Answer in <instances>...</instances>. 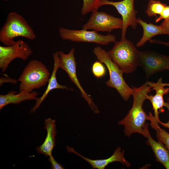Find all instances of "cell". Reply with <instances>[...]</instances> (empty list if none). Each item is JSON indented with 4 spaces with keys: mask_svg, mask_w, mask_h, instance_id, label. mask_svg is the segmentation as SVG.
Listing matches in <instances>:
<instances>
[{
    "mask_svg": "<svg viewBox=\"0 0 169 169\" xmlns=\"http://www.w3.org/2000/svg\"><path fill=\"white\" fill-rule=\"evenodd\" d=\"M18 37L32 40L36 36L24 17L15 12H11L1 28L0 41L6 46H10L15 42L14 39Z\"/></svg>",
    "mask_w": 169,
    "mask_h": 169,
    "instance_id": "7a4b0ae2",
    "label": "cell"
},
{
    "mask_svg": "<svg viewBox=\"0 0 169 169\" xmlns=\"http://www.w3.org/2000/svg\"><path fill=\"white\" fill-rule=\"evenodd\" d=\"M148 115V120L151 122L152 128L155 130L156 132V136L158 141L165 144L169 152V133L159 127L158 123L154 120L151 112H149Z\"/></svg>",
    "mask_w": 169,
    "mask_h": 169,
    "instance_id": "d6986e66",
    "label": "cell"
},
{
    "mask_svg": "<svg viewBox=\"0 0 169 169\" xmlns=\"http://www.w3.org/2000/svg\"><path fill=\"white\" fill-rule=\"evenodd\" d=\"M93 52L98 60L106 66L109 71L110 79L106 81V85L115 89L124 100H128L132 95L133 89L124 80L122 71L111 59L108 52L100 47H95Z\"/></svg>",
    "mask_w": 169,
    "mask_h": 169,
    "instance_id": "3957f363",
    "label": "cell"
},
{
    "mask_svg": "<svg viewBox=\"0 0 169 169\" xmlns=\"http://www.w3.org/2000/svg\"><path fill=\"white\" fill-rule=\"evenodd\" d=\"M148 124L146 127L147 143L151 147L156 161L161 163L166 169H169V152L161 142H157L151 136L148 129Z\"/></svg>",
    "mask_w": 169,
    "mask_h": 169,
    "instance_id": "e0dca14e",
    "label": "cell"
},
{
    "mask_svg": "<svg viewBox=\"0 0 169 169\" xmlns=\"http://www.w3.org/2000/svg\"><path fill=\"white\" fill-rule=\"evenodd\" d=\"M68 152L72 153L77 155L87 162L93 169H104L109 164L118 161L121 163L124 166L129 167L131 164L125 158V151L121 150L120 147H118L115 151L113 155L110 157L105 159L92 160L86 157L76 151L73 147L67 146Z\"/></svg>",
    "mask_w": 169,
    "mask_h": 169,
    "instance_id": "4fadbf2b",
    "label": "cell"
},
{
    "mask_svg": "<svg viewBox=\"0 0 169 169\" xmlns=\"http://www.w3.org/2000/svg\"><path fill=\"white\" fill-rule=\"evenodd\" d=\"M166 107L167 108L169 111V106L167 105ZM158 123L161 124V125L165 127L169 128V120L166 123L162 122L159 120L158 122Z\"/></svg>",
    "mask_w": 169,
    "mask_h": 169,
    "instance_id": "83f0119b",
    "label": "cell"
},
{
    "mask_svg": "<svg viewBox=\"0 0 169 169\" xmlns=\"http://www.w3.org/2000/svg\"><path fill=\"white\" fill-rule=\"evenodd\" d=\"M133 102L132 107L127 115L118 123L124 127L125 135L130 136L133 133H138L146 138V123L148 115L143 109V105L147 96L153 90L151 87L146 83L140 87L132 86Z\"/></svg>",
    "mask_w": 169,
    "mask_h": 169,
    "instance_id": "6da1fadb",
    "label": "cell"
},
{
    "mask_svg": "<svg viewBox=\"0 0 169 169\" xmlns=\"http://www.w3.org/2000/svg\"><path fill=\"white\" fill-rule=\"evenodd\" d=\"M83 5L81 11L82 15L98 10L100 0H82Z\"/></svg>",
    "mask_w": 169,
    "mask_h": 169,
    "instance_id": "44dd1931",
    "label": "cell"
},
{
    "mask_svg": "<svg viewBox=\"0 0 169 169\" xmlns=\"http://www.w3.org/2000/svg\"><path fill=\"white\" fill-rule=\"evenodd\" d=\"M146 83L151 86L152 90H154L156 92L154 95H148L147 99L150 100L152 106L154 114V116H153V118L156 122L159 124L158 122L160 120L159 114L160 112H163L164 111L163 106L166 107L167 106L166 102L164 101L163 96L169 92V88L168 87L165 88L161 78L159 79L156 83L150 81H147Z\"/></svg>",
    "mask_w": 169,
    "mask_h": 169,
    "instance_id": "7c38bea8",
    "label": "cell"
},
{
    "mask_svg": "<svg viewBox=\"0 0 169 169\" xmlns=\"http://www.w3.org/2000/svg\"><path fill=\"white\" fill-rule=\"evenodd\" d=\"M138 66L148 79L157 72L169 70V56L153 51H139Z\"/></svg>",
    "mask_w": 169,
    "mask_h": 169,
    "instance_id": "ba28073f",
    "label": "cell"
},
{
    "mask_svg": "<svg viewBox=\"0 0 169 169\" xmlns=\"http://www.w3.org/2000/svg\"><path fill=\"white\" fill-rule=\"evenodd\" d=\"M48 160L50 162L52 169H64L62 165L58 163L54 158L52 154L48 156Z\"/></svg>",
    "mask_w": 169,
    "mask_h": 169,
    "instance_id": "cb8c5ba5",
    "label": "cell"
},
{
    "mask_svg": "<svg viewBox=\"0 0 169 169\" xmlns=\"http://www.w3.org/2000/svg\"><path fill=\"white\" fill-rule=\"evenodd\" d=\"M164 85L165 86H168L169 88V83H163Z\"/></svg>",
    "mask_w": 169,
    "mask_h": 169,
    "instance_id": "f1b7e54d",
    "label": "cell"
},
{
    "mask_svg": "<svg viewBox=\"0 0 169 169\" xmlns=\"http://www.w3.org/2000/svg\"><path fill=\"white\" fill-rule=\"evenodd\" d=\"M169 18V6L166 5L158 17L155 19V22L157 23L162 19L166 20Z\"/></svg>",
    "mask_w": 169,
    "mask_h": 169,
    "instance_id": "603a6c76",
    "label": "cell"
},
{
    "mask_svg": "<svg viewBox=\"0 0 169 169\" xmlns=\"http://www.w3.org/2000/svg\"><path fill=\"white\" fill-rule=\"evenodd\" d=\"M164 33V34L169 35V18L164 20L160 25Z\"/></svg>",
    "mask_w": 169,
    "mask_h": 169,
    "instance_id": "484cf974",
    "label": "cell"
},
{
    "mask_svg": "<svg viewBox=\"0 0 169 169\" xmlns=\"http://www.w3.org/2000/svg\"><path fill=\"white\" fill-rule=\"evenodd\" d=\"M50 76V73L44 64L38 60H32L24 68L18 79L20 82L19 90L30 93L45 86Z\"/></svg>",
    "mask_w": 169,
    "mask_h": 169,
    "instance_id": "277c9868",
    "label": "cell"
},
{
    "mask_svg": "<svg viewBox=\"0 0 169 169\" xmlns=\"http://www.w3.org/2000/svg\"><path fill=\"white\" fill-rule=\"evenodd\" d=\"M139 52L133 43L125 39L116 41L108 53L123 73L128 74L134 72L138 66Z\"/></svg>",
    "mask_w": 169,
    "mask_h": 169,
    "instance_id": "5b68a950",
    "label": "cell"
},
{
    "mask_svg": "<svg viewBox=\"0 0 169 169\" xmlns=\"http://www.w3.org/2000/svg\"><path fill=\"white\" fill-rule=\"evenodd\" d=\"M159 0H149L147 4L146 13L149 17H156L160 15L166 6Z\"/></svg>",
    "mask_w": 169,
    "mask_h": 169,
    "instance_id": "ffe728a7",
    "label": "cell"
},
{
    "mask_svg": "<svg viewBox=\"0 0 169 169\" xmlns=\"http://www.w3.org/2000/svg\"><path fill=\"white\" fill-rule=\"evenodd\" d=\"M167 102H166L167 105L169 106V97L167 99Z\"/></svg>",
    "mask_w": 169,
    "mask_h": 169,
    "instance_id": "f546056e",
    "label": "cell"
},
{
    "mask_svg": "<svg viewBox=\"0 0 169 169\" xmlns=\"http://www.w3.org/2000/svg\"><path fill=\"white\" fill-rule=\"evenodd\" d=\"M12 90L5 95H0V110L10 104H18L28 100H36L39 93L35 91L30 93Z\"/></svg>",
    "mask_w": 169,
    "mask_h": 169,
    "instance_id": "2e32d148",
    "label": "cell"
},
{
    "mask_svg": "<svg viewBox=\"0 0 169 169\" xmlns=\"http://www.w3.org/2000/svg\"><path fill=\"white\" fill-rule=\"evenodd\" d=\"M92 71L94 76L98 78L103 77L106 73V68L103 64L99 61H96L93 63Z\"/></svg>",
    "mask_w": 169,
    "mask_h": 169,
    "instance_id": "7402d4cb",
    "label": "cell"
},
{
    "mask_svg": "<svg viewBox=\"0 0 169 169\" xmlns=\"http://www.w3.org/2000/svg\"><path fill=\"white\" fill-rule=\"evenodd\" d=\"M4 1H7L9 0H3Z\"/></svg>",
    "mask_w": 169,
    "mask_h": 169,
    "instance_id": "4dcf8cb0",
    "label": "cell"
},
{
    "mask_svg": "<svg viewBox=\"0 0 169 169\" xmlns=\"http://www.w3.org/2000/svg\"><path fill=\"white\" fill-rule=\"evenodd\" d=\"M74 51L75 49L73 48L67 54H65L62 51L58 52L60 68L67 73L72 82L79 89L82 97L87 102L92 110L95 113H99L100 111L98 107L93 102L90 96L83 89L77 78Z\"/></svg>",
    "mask_w": 169,
    "mask_h": 169,
    "instance_id": "52a82bcc",
    "label": "cell"
},
{
    "mask_svg": "<svg viewBox=\"0 0 169 169\" xmlns=\"http://www.w3.org/2000/svg\"><path fill=\"white\" fill-rule=\"evenodd\" d=\"M61 38L64 40L75 42L94 43L100 45H107L110 43H115V36L108 34L102 35L94 30H73L61 27L59 29Z\"/></svg>",
    "mask_w": 169,
    "mask_h": 169,
    "instance_id": "8992f818",
    "label": "cell"
},
{
    "mask_svg": "<svg viewBox=\"0 0 169 169\" xmlns=\"http://www.w3.org/2000/svg\"><path fill=\"white\" fill-rule=\"evenodd\" d=\"M134 0H123L113 2L109 0H100L99 8L104 5H110L114 6L121 15L123 21L121 29V39H126V32L128 27L130 26L135 29L137 24L136 15L138 12L134 6Z\"/></svg>",
    "mask_w": 169,
    "mask_h": 169,
    "instance_id": "30bf717a",
    "label": "cell"
},
{
    "mask_svg": "<svg viewBox=\"0 0 169 169\" xmlns=\"http://www.w3.org/2000/svg\"><path fill=\"white\" fill-rule=\"evenodd\" d=\"M122 18L97 10L92 12L90 18L82 26V28L87 30L92 29L97 32H110L115 29H122Z\"/></svg>",
    "mask_w": 169,
    "mask_h": 169,
    "instance_id": "9c48e42d",
    "label": "cell"
},
{
    "mask_svg": "<svg viewBox=\"0 0 169 169\" xmlns=\"http://www.w3.org/2000/svg\"><path fill=\"white\" fill-rule=\"evenodd\" d=\"M56 120L50 118L46 119L44 128L46 130L47 136L43 143L36 148L38 153L47 157L50 154L55 146V139L57 133Z\"/></svg>",
    "mask_w": 169,
    "mask_h": 169,
    "instance_id": "9a60e30c",
    "label": "cell"
},
{
    "mask_svg": "<svg viewBox=\"0 0 169 169\" xmlns=\"http://www.w3.org/2000/svg\"><path fill=\"white\" fill-rule=\"evenodd\" d=\"M4 76L1 77L0 78V85L2 86L3 83H10L13 84H16L18 81V80L12 79L8 77L7 74H3Z\"/></svg>",
    "mask_w": 169,
    "mask_h": 169,
    "instance_id": "d4e9b609",
    "label": "cell"
},
{
    "mask_svg": "<svg viewBox=\"0 0 169 169\" xmlns=\"http://www.w3.org/2000/svg\"><path fill=\"white\" fill-rule=\"evenodd\" d=\"M54 61L53 69L52 74L48 82L47 88L40 98L36 99V103L34 106L30 110L31 113L34 112L39 108L42 102L47 97L49 93L55 89H61L69 90L67 87L59 84L58 82L56 77V74L58 69L60 68V60L58 51L54 53L53 55Z\"/></svg>",
    "mask_w": 169,
    "mask_h": 169,
    "instance_id": "5bb4252c",
    "label": "cell"
},
{
    "mask_svg": "<svg viewBox=\"0 0 169 169\" xmlns=\"http://www.w3.org/2000/svg\"><path fill=\"white\" fill-rule=\"evenodd\" d=\"M137 22L142 26L143 30V35L136 44L137 47L143 46L147 41L156 35L164 34L160 25H157L152 23H147L140 18L137 19Z\"/></svg>",
    "mask_w": 169,
    "mask_h": 169,
    "instance_id": "ac0fdd59",
    "label": "cell"
},
{
    "mask_svg": "<svg viewBox=\"0 0 169 169\" xmlns=\"http://www.w3.org/2000/svg\"><path fill=\"white\" fill-rule=\"evenodd\" d=\"M33 53L28 45L22 40L15 41L10 46H0V68L3 72L6 70L10 63L18 58L26 60Z\"/></svg>",
    "mask_w": 169,
    "mask_h": 169,
    "instance_id": "8fae6325",
    "label": "cell"
},
{
    "mask_svg": "<svg viewBox=\"0 0 169 169\" xmlns=\"http://www.w3.org/2000/svg\"><path fill=\"white\" fill-rule=\"evenodd\" d=\"M149 41L151 43L163 45L169 47V42H165L160 40L151 39L149 40Z\"/></svg>",
    "mask_w": 169,
    "mask_h": 169,
    "instance_id": "4316f807",
    "label": "cell"
}]
</instances>
